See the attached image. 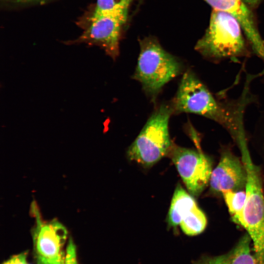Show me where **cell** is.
Here are the masks:
<instances>
[{
  "label": "cell",
  "instance_id": "obj_1",
  "mask_svg": "<svg viewBox=\"0 0 264 264\" xmlns=\"http://www.w3.org/2000/svg\"><path fill=\"white\" fill-rule=\"evenodd\" d=\"M248 98L220 100L212 93L192 70L187 69L170 104L173 113H194L217 122L237 142L246 138L243 115Z\"/></svg>",
  "mask_w": 264,
  "mask_h": 264
},
{
  "label": "cell",
  "instance_id": "obj_2",
  "mask_svg": "<svg viewBox=\"0 0 264 264\" xmlns=\"http://www.w3.org/2000/svg\"><path fill=\"white\" fill-rule=\"evenodd\" d=\"M139 44L140 51L133 78L140 83L146 94L154 100L164 86L182 72L183 65L154 37L144 38Z\"/></svg>",
  "mask_w": 264,
  "mask_h": 264
},
{
  "label": "cell",
  "instance_id": "obj_3",
  "mask_svg": "<svg viewBox=\"0 0 264 264\" xmlns=\"http://www.w3.org/2000/svg\"><path fill=\"white\" fill-rule=\"evenodd\" d=\"M241 28L237 20L229 13L213 9L209 26L197 43L195 49L203 57L214 61L242 56L246 47Z\"/></svg>",
  "mask_w": 264,
  "mask_h": 264
},
{
  "label": "cell",
  "instance_id": "obj_4",
  "mask_svg": "<svg viewBox=\"0 0 264 264\" xmlns=\"http://www.w3.org/2000/svg\"><path fill=\"white\" fill-rule=\"evenodd\" d=\"M173 114L170 103L156 108L129 147L127 154L130 160L148 168L168 154L173 144L169 132V119Z\"/></svg>",
  "mask_w": 264,
  "mask_h": 264
},
{
  "label": "cell",
  "instance_id": "obj_5",
  "mask_svg": "<svg viewBox=\"0 0 264 264\" xmlns=\"http://www.w3.org/2000/svg\"><path fill=\"white\" fill-rule=\"evenodd\" d=\"M239 149L247 173L243 228L251 240L257 264H264V194L261 176L247 146Z\"/></svg>",
  "mask_w": 264,
  "mask_h": 264
},
{
  "label": "cell",
  "instance_id": "obj_6",
  "mask_svg": "<svg viewBox=\"0 0 264 264\" xmlns=\"http://www.w3.org/2000/svg\"><path fill=\"white\" fill-rule=\"evenodd\" d=\"M30 211L35 219L32 237L37 264H64L66 228L56 220H44L35 202L32 203Z\"/></svg>",
  "mask_w": 264,
  "mask_h": 264
},
{
  "label": "cell",
  "instance_id": "obj_7",
  "mask_svg": "<svg viewBox=\"0 0 264 264\" xmlns=\"http://www.w3.org/2000/svg\"><path fill=\"white\" fill-rule=\"evenodd\" d=\"M168 155L171 158L189 193L198 197L209 184L213 171L211 158L200 149L172 144Z\"/></svg>",
  "mask_w": 264,
  "mask_h": 264
},
{
  "label": "cell",
  "instance_id": "obj_8",
  "mask_svg": "<svg viewBox=\"0 0 264 264\" xmlns=\"http://www.w3.org/2000/svg\"><path fill=\"white\" fill-rule=\"evenodd\" d=\"M128 15V12L92 15L88 27L71 43L98 45L114 60L119 54L121 30Z\"/></svg>",
  "mask_w": 264,
  "mask_h": 264
},
{
  "label": "cell",
  "instance_id": "obj_9",
  "mask_svg": "<svg viewBox=\"0 0 264 264\" xmlns=\"http://www.w3.org/2000/svg\"><path fill=\"white\" fill-rule=\"evenodd\" d=\"M247 173L242 160L230 150L221 153L219 163L213 169L209 185L213 194H221L224 191L245 190Z\"/></svg>",
  "mask_w": 264,
  "mask_h": 264
},
{
  "label": "cell",
  "instance_id": "obj_10",
  "mask_svg": "<svg viewBox=\"0 0 264 264\" xmlns=\"http://www.w3.org/2000/svg\"><path fill=\"white\" fill-rule=\"evenodd\" d=\"M214 9L224 11L239 22L254 50L264 59V42L253 16L242 0H204Z\"/></svg>",
  "mask_w": 264,
  "mask_h": 264
},
{
  "label": "cell",
  "instance_id": "obj_11",
  "mask_svg": "<svg viewBox=\"0 0 264 264\" xmlns=\"http://www.w3.org/2000/svg\"><path fill=\"white\" fill-rule=\"evenodd\" d=\"M251 242L250 236L246 233L228 252L218 256L201 258L194 264H257Z\"/></svg>",
  "mask_w": 264,
  "mask_h": 264
},
{
  "label": "cell",
  "instance_id": "obj_12",
  "mask_svg": "<svg viewBox=\"0 0 264 264\" xmlns=\"http://www.w3.org/2000/svg\"><path fill=\"white\" fill-rule=\"evenodd\" d=\"M193 196L177 184L173 194L167 219L169 228L176 229L184 216L197 206Z\"/></svg>",
  "mask_w": 264,
  "mask_h": 264
},
{
  "label": "cell",
  "instance_id": "obj_13",
  "mask_svg": "<svg viewBox=\"0 0 264 264\" xmlns=\"http://www.w3.org/2000/svg\"><path fill=\"white\" fill-rule=\"evenodd\" d=\"M222 196L232 221L243 227L244 225V209L246 200L245 190L233 191H224Z\"/></svg>",
  "mask_w": 264,
  "mask_h": 264
},
{
  "label": "cell",
  "instance_id": "obj_14",
  "mask_svg": "<svg viewBox=\"0 0 264 264\" xmlns=\"http://www.w3.org/2000/svg\"><path fill=\"white\" fill-rule=\"evenodd\" d=\"M207 224L205 214L197 205L184 216L179 225L184 234L192 236L201 233Z\"/></svg>",
  "mask_w": 264,
  "mask_h": 264
},
{
  "label": "cell",
  "instance_id": "obj_15",
  "mask_svg": "<svg viewBox=\"0 0 264 264\" xmlns=\"http://www.w3.org/2000/svg\"><path fill=\"white\" fill-rule=\"evenodd\" d=\"M76 250V245L72 239L70 238L66 248L64 264H79Z\"/></svg>",
  "mask_w": 264,
  "mask_h": 264
},
{
  "label": "cell",
  "instance_id": "obj_16",
  "mask_svg": "<svg viewBox=\"0 0 264 264\" xmlns=\"http://www.w3.org/2000/svg\"><path fill=\"white\" fill-rule=\"evenodd\" d=\"M27 252H22L12 256L2 264H30L27 261Z\"/></svg>",
  "mask_w": 264,
  "mask_h": 264
},
{
  "label": "cell",
  "instance_id": "obj_17",
  "mask_svg": "<svg viewBox=\"0 0 264 264\" xmlns=\"http://www.w3.org/2000/svg\"><path fill=\"white\" fill-rule=\"evenodd\" d=\"M4 0L8 1V2L23 3V2H29L41 1V0Z\"/></svg>",
  "mask_w": 264,
  "mask_h": 264
},
{
  "label": "cell",
  "instance_id": "obj_18",
  "mask_svg": "<svg viewBox=\"0 0 264 264\" xmlns=\"http://www.w3.org/2000/svg\"><path fill=\"white\" fill-rule=\"evenodd\" d=\"M245 3L250 5H254L257 3L260 0H242Z\"/></svg>",
  "mask_w": 264,
  "mask_h": 264
}]
</instances>
